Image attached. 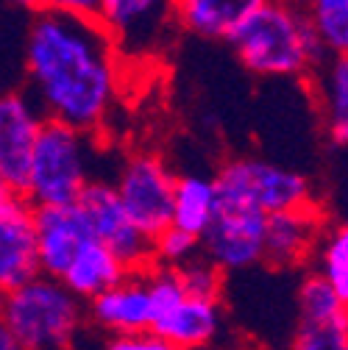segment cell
I'll list each match as a JSON object with an SVG mask.
<instances>
[{
    "label": "cell",
    "mask_w": 348,
    "mask_h": 350,
    "mask_svg": "<svg viewBox=\"0 0 348 350\" xmlns=\"http://www.w3.org/2000/svg\"><path fill=\"white\" fill-rule=\"evenodd\" d=\"M123 53L98 17L39 9L23 33L25 90L48 120L98 131L109 120L123 81Z\"/></svg>",
    "instance_id": "6da1fadb"
},
{
    "label": "cell",
    "mask_w": 348,
    "mask_h": 350,
    "mask_svg": "<svg viewBox=\"0 0 348 350\" xmlns=\"http://www.w3.org/2000/svg\"><path fill=\"white\" fill-rule=\"evenodd\" d=\"M229 48L259 78L310 75L329 56L307 6L295 0H265L229 36Z\"/></svg>",
    "instance_id": "7a4b0ae2"
},
{
    "label": "cell",
    "mask_w": 348,
    "mask_h": 350,
    "mask_svg": "<svg viewBox=\"0 0 348 350\" xmlns=\"http://www.w3.org/2000/svg\"><path fill=\"white\" fill-rule=\"evenodd\" d=\"M84 306L64 281L42 273L3 292V325L28 350H67L86 317Z\"/></svg>",
    "instance_id": "3957f363"
},
{
    "label": "cell",
    "mask_w": 348,
    "mask_h": 350,
    "mask_svg": "<svg viewBox=\"0 0 348 350\" xmlns=\"http://www.w3.org/2000/svg\"><path fill=\"white\" fill-rule=\"evenodd\" d=\"M98 142L92 131L62 120H45L39 134L25 195L36 206L75 203L84 187L95 178Z\"/></svg>",
    "instance_id": "277c9868"
},
{
    "label": "cell",
    "mask_w": 348,
    "mask_h": 350,
    "mask_svg": "<svg viewBox=\"0 0 348 350\" xmlns=\"http://www.w3.org/2000/svg\"><path fill=\"white\" fill-rule=\"evenodd\" d=\"M217 198L251 203L265 214L312 203V187L301 172L273 164L268 159L237 156L229 159L214 175Z\"/></svg>",
    "instance_id": "5b68a950"
},
{
    "label": "cell",
    "mask_w": 348,
    "mask_h": 350,
    "mask_svg": "<svg viewBox=\"0 0 348 350\" xmlns=\"http://www.w3.org/2000/svg\"><path fill=\"white\" fill-rule=\"evenodd\" d=\"M117 192L132 211L137 226L148 237H159L173 226L176 211V184L179 175H173L162 156L151 150L128 153L117 167Z\"/></svg>",
    "instance_id": "8992f818"
},
{
    "label": "cell",
    "mask_w": 348,
    "mask_h": 350,
    "mask_svg": "<svg viewBox=\"0 0 348 350\" xmlns=\"http://www.w3.org/2000/svg\"><path fill=\"white\" fill-rule=\"evenodd\" d=\"M86 217V223L95 231L98 239H103L132 273L140 270H151L156 265V247H153V237H148L137 220L132 217V211L125 208L117 184L109 178H95L84 187V192L75 200Z\"/></svg>",
    "instance_id": "52a82bcc"
},
{
    "label": "cell",
    "mask_w": 348,
    "mask_h": 350,
    "mask_svg": "<svg viewBox=\"0 0 348 350\" xmlns=\"http://www.w3.org/2000/svg\"><path fill=\"white\" fill-rule=\"evenodd\" d=\"M268 214L251 203L217 200L214 220L201 237V253L226 273L251 270L265 265Z\"/></svg>",
    "instance_id": "ba28073f"
},
{
    "label": "cell",
    "mask_w": 348,
    "mask_h": 350,
    "mask_svg": "<svg viewBox=\"0 0 348 350\" xmlns=\"http://www.w3.org/2000/svg\"><path fill=\"white\" fill-rule=\"evenodd\" d=\"M98 20L125 62H148L164 51L176 25V0H101Z\"/></svg>",
    "instance_id": "9c48e42d"
},
{
    "label": "cell",
    "mask_w": 348,
    "mask_h": 350,
    "mask_svg": "<svg viewBox=\"0 0 348 350\" xmlns=\"http://www.w3.org/2000/svg\"><path fill=\"white\" fill-rule=\"evenodd\" d=\"M45 120V111L25 86H14L0 100V187L3 189H28L34 150Z\"/></svg>",
    "instance_id": "30bf717a"
},
{
    "label": "cell",
    "mask_w": 348,
    "mask_h": 350,
    "mask_svg": "<svg viewBox=\"0 0 348 350\" xmlns=\"http://www.w3.org/2000/svg\"><path fill=\"white\" fill-rule=\"evenodd\" d=\"M42 275L36 203L25 192L0 195V286L3 292Z\"/></svg>",
    "instance_id": "8fae6325"
},
{
    "label": "cell",
    "mask_w": 348,
    "mask_h": 350,
    "mask_svg": "<svg viewBox=\"0 0 348 350\" xmlns=\"http://www.w3.org/2000/svg\"><path fill=\"white\" fill-rule=\"evenodd\" d=\"M86 317L95 328L120 336L153 331V297L148 284V270L128 273L120 284L86 300Z\"/></svg>",
    "instance_id": "7c38bea8"
},
{
    "label": "cell",
    "mask_w": 348,
    "mask_h": 350,
    "mask_svg": "<svg viewBox=\"0 0 348 350\" xmlns=\"http://www.w3.org/2000/svg\"><path fill=\"white\" fill-rule=\"evenodd\" d=\"M323 231H326L323 214L312 203L268 214L265 265L276 270H290L303 265L310 256H315Z\"/></svg>",
    "instance_id": "4fadbf2b"
},
{
    "label": "cell",
    "mask_w": 348,
    "mask_h": 350,
    "mask_svg": "<svg viewBox=\"0 0 348 350\" xmlns=\"http://www.w3.org/2000/svg\"><path fill=\"white\" fill-rule=\"evenodd\" d=\"M36 228H39L42 273L53 278H62L75 253L95 237L78 203L36 206Z\"/></svg>",
    "instance_id": "5bb4252c"
},
{
    "label": "cell",
    "mask_w": 348,
    "mask_h": 350,
    "mask_svg": "<svg viewBox=\"0 0 348 350\" xmlns=\"http://www.w3.org/2000/svg\"><path fill=\"white\" fill-rule=\"evenodd\" d=\"M265 0H176V25L198 39H223L251 17Z\"/></svg>",
    "instance_id": "9a60e30c"
},
{
    "label": "cell",
    "mask_w": 348,
    "mask_h": 350,
    "mask_svg": "<svg viewBox=\"0 0 348 350\" xmlns=\"http://www.w3.org/2000/svg\"><path fill=\"white\" fill-rule=\"evenodd\" d=\"M153 331L167 336L170 342H176L182 350H192L206 342H214L217 336H223L221 300L187 295L176 309L153 323Z\"/></svg>",
    "instance_id": "2e32d148"
},
{
    "label": "cell",
    "mask_w": 348,
    "mask_h": 350,
    "mask_svg": "<svg viewBox=\"0 0 348 350\" xmlns=\"http://www.w3.org/2000/svg\"><path fill=\"white\" fill-rule=\"evenodd\" d=\"M128 273L132 270L125 267V261L103 239L92 237L75 253V258L70 261V267L64 270V275L59 281H64L78 297L92 300L95 295H101L109 286L120 284Z\"/></svg>",
    "instance_id": "e0dca14e"
},
{
    "label": "cell",
    "mask_w": 348,
    "mask_h": 350,
    "mask_svg": "<svg viewBox=\"0 0 348 350\" xmlns=\"http://www.w3.org/2000/svg\"><path fill=\"white\" fill-rule=\"evenodd\" d=\"M315 72L329 137L334 145L348 148V53H329Z\"/></svg>",
    "instance_id": "ac0fdd59"
},
{
    "label": "cell",
    "mask_w": 348,
    "mask_h": 350,
    "mask_svg": "<svg viewBox=\"0 0 348 350\" xmlns=\"http://www.w3.org/2000/svg\"><path fill=\"white\" fill-rule=\"evenodd\" d=\"M217 184L203 175H179L176 184V211L173 226H179L195 237H203L217 211Z\"/></svg>",
    "instance_id": "d6986e66"
},
{
    "label": "cell",
    "mask_w": 348,
    "mask_h": 350,
    "mask_svg": "<svg viewBox=\"0 0 348 350\" xmlns=\"http://www.w3.org/2000/svg\"><path fill=\"white\" fill-rule=\"evenodd\" d=\"M348 347V309L337 314H298L290 350H345Z\"/></svg>",
    "instance_id": "ffe728a7"
},
{
    "label": "cell",
    "mask_w": 348,
    "mask_h": 350,
    "mask_svg": "<svg viewBox=\"0 0 348 350\" xmlns=\"http://www.w3.org/2000/svg\"><path fill=\"white\" fill-rule=\"evenodd\" d=\"M312 258H315V270L337 289V295L348 306V220L332 228L326 226Z\"/></svg>",
    "instance_id": "44dd1931"
},
{
    "label": "cell",
    "mask_w": 348,
    "mask_h": 350,
    "mask_svg": "<svg viewBox=\"0 0 348 350\" xmlns=\"http://www.w3.org/2000/svg\"><path fill=\"white\" fill-rule=\"evenodd\" d=\"M303 6L326 53H348V0H307Z\"/></svg>",
    "instance_id": "7402d4cb"
},
{
    "label": "cell",
    "mask_w": 348,
    "mask_h": 350,
    "mask_svg": "<svg viewBox=\"0 0 348 350\" xmlns=\"http://www.w3.org/2000/svg\"><path fill=\"white\" fill-rule=\"evenodd\" d=\"M179 273H182V281H184L187 295L221 300V292H223V273H226V270H221V267H217L214 261H209L203 253L195 256L192 261H187V265H182Z\"/></svg>",
    "instance_id": "603a6c76"
},
{
    "label": "cell",
    "mask_w": 348,
    "mask_h": 350,
    "mask_svg": "<svg viewBox=\"0 0 348 350\" xmlns=\"http://www.w3.org/2000/svg\"><path fill=\"white\" fill-rule=\"evenodd\" d=\"M156 247V265H167V267H182L187 261H192L195 256H201V237L170 226L167 231H162L153 239Z\"/></svg>",
    "instance_id": "cb8c5ba5"
},
{
    "label": "cell",
    "mask_w": 348,
    "mask_h": 350,
    "mask_svg": "<svg viewBox=\"0 0 348 350\" xmlns=\"http://www.w3.org/2000/svg\"><path fill=\"white\" fill-rule=\"evenodd\" d=\"M103 350H182V347L156 331H140V334L112 336Z\"/></svg>",
    "instance_id": "d4e9b609"
},
{
    "label": "cell",
    "mask_w": 348,
    "mask_h": 350,
    "mask_svg": "<svg viewBox=\"0 0 348 350\" xmlns=\"http://www.w3.org/2000/svg\"><path fill=\"white\" fill-rule=\"evenodd\" d=\"M51 9H59V12H70V14H90V17H98V9H101V0H48Z\"/></svg>",
    "instance_id": "484cf974"
},
{
    "label": "cell",
    "mask_w": 348,
    "mask_h": 350,
    "mask_svg": "<svg viewBox=\"0 0 348 350\" xmlns=\"http://www.w3.org/2000/svg\"><path fill=\"white\" fill-rule=\"evenodd\" d=\"M6 9H14L20 14H36L39 9L48 6V0H3Z\"/></svg>",
    "instance_id": "4316f807"
},
{
    "label": "cell",
    "mask_w": 348,
    "mask_h": 350,
    "mask_svg": "<svg viewBox=\"0 0 348 350\" xmlns=\"http://www.w3.org/2000/svg\"><path fill=\"white\" fill-rule=\"evenodd\" d=\"M192 350H245L237 339H226V336H217L214 342H206L201 347H192Z\"/></svg>",
    "instance_id": "83f0119b"
},
{
    "label": "cell",
    "mask_w": 348,
    "mask_h": 350,
    "mask_svg": "<svg viewBox=\"0 0 348 350\" xmlns=\"http://www.w3.org/2000/svg\"><path fill=\"white\" fill-rule=\"evenodd\" d=\"M0 350H28V347L3 325V328H0Z\"/></svg>",
    "instance_id": "f1b7e54d"
},
{
    "label": "cell",
    "mask_w": 348,
    "mask_h": 350,
    "mask_svg": "<svg viewBox=\"0 0 348 350\" xmlns=\"http://www.w3.org/2000/svg\"><path fill=\"white\" fill-rule=\"evenodd\" d=\"M295 3H307V0H295Z\"/></svg>",
    "instance_id": "f546056e"
},
{
    "label": "cell",
    "mask_w": 348,
    "mask_h": 350,
    "mask_svg": "<svg viewBox=\"0 0 348 350\" xmlns=\"http://www.w3.org/2000/svg\"><path fill=\"white\" fill-rule=\"evenodd\" d=\"M345 350H348V347H345Z\"/></svg>",
    "instance_id": "4dcf8cb0"
}]
</instances>
